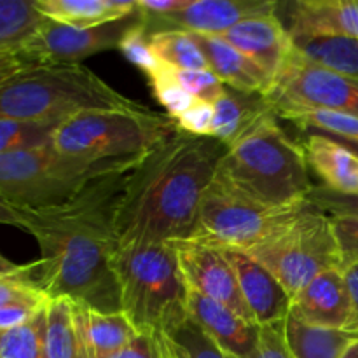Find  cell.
Listing matches in <instances>:
<instances>
[{"label":"cell","instance_id":"cell-1","mask_svg":"<svg viewBox=\"0 0 358 358\" xmlns=\"http://www.w3.org/2000/svg\"><path fill=\"white\" fill-rule=\"evenodd\" d=\"M131 170L96 178L59 206L17 210L23 231L42 252L31 278L49 299H69L100 313L122 311L114 269L115 210Z\"/></svg>","mask_w":358,"mask_h":358},{"label":"cell","instance_id":"cell-13","mask_svg":"<svg viewBox=\"0 0 358 358\" xmlns=\"http://www.w3.org/2000/svg\"><path fill=\"white\" fill-rule=\"evenodd\" d=\"M278 2L273 0H191L185 9L170 16H145L143 30L154 35L161 31H187L199 35H222L241 21L275 14Z\"/></svg>","mask_w":358,"mask_h":358},{"label":"cell","instance_id":"cell-8","mask_svg":"<svg viewBox=\"0 0 358 358\" xmlns=\"http://www.w3.org/2000/svg\"><path fill=\"white\" fill-rule=\"evenodd\" d=\"M247 254L273 273L290 299L322 273L341 269L332 217L311 201L296 219Z\"/></svg>","mask_w":358,"mask_h":358},{"label":"cell","instance_id":"cell-23","mask_svg":"<svg viewBox=\"0 0 358 358\" xmlns=\"http://www.w3.org/2000/svg\"><path fill=\"white\" fill-rule=\"evenodd\" d=\"M34 3L44 17L73 28H93L136 10V0H34Z\"/></svg>","mask_w":358,"mask_h":358},{"label":"cell","instance_id":"cell-49","mask_svg":"<svg viewBox=\"0 0 358 358\" xmlns=\"http://www.w3.org/2000/svg\"><path fill=\"white\" fill-rule=\"evenodd\" d=\"M341 358H358V338L345 350V353H343Z\"/></svg>","mask_w":358,"mask_h":358},{"label":"cell","instance_id":"cell-7","mask_svg":"<svg viewBox=\"0 0 358 358\" xmlns=\"http://www.w3.org/2000/svg\"><path fill=\"white\" fill-rule=\"evenodd\" d=\"M178 131L170 115L149 108L91 110L73 115L56 128L52 147L65 156L103 161L143 157Z\"/></svg>","mask_w":358,"mask_h":358},{"label":"cell","instance_id":"cell-41","mask_svg":"<svg viewBox=\"0 0 358 358\" xmlns=\"http://www.w3.org/2000/svg\"><path fill=\"white\" fill-rule=\"evenodd\" d=\"M175 122L180 131L191 133L196 136H212L213 105L196 100L191 108H187L180 117L175 119Z\"/></svg>","mask_w":358,"mask_h":358},{"label":"cell","instance_id":"cell-5","mask_svg":"<svg viewBox=\"0 0 358 358\" xmlns=\"http://www.w3.org/2000/svg\"><path fill=\"white\" fill-rule=\"evenodd\" d=\"M114 269L121 310L138 332L166 336L189 317L187 285L171 241L119 245Z\"/></svg>","mask_w":358,"mask_h":358},{"label":"cell","instance_id":"cell-43","mask_svg":"<svg viewBox=\"0 0 358 358\" xmlns=\"http://www.w3.org/2000/svg\"><path fill=\"white\" fill-rule=\"evenodd\" d=\"M350 294V318L345 325V331L358 336V262L343 269Z\"/></svg>","mask_w":358,"mask_h":358},{"label":"cell","instance_id":"cell-21","mask_svg":"<svg viewBox=\"0 0 358 358\" xmlns=\"http://www.w3.org/2000/svg\"><path fill=\"white\" fill-rule=\"evenodd\" d=\"M194 41L201 48L210 70L226 86L245 93L266 94L273 86V80L254 59L245 56L236 48L224 41L219 35L192 34Z\"/></svg>","mask_w":358,"mask_h":358},{"label":"cell","instance_id":"cell-18","mask_svg":"<svg viewBox=\"0 0 358 358\" xmlns=\"http://www.w3.org/2000/svg\"><path fill=\"white\" fill-rule=\"evenodd\" d=\"M278 14L290 37L339 35L358 38V0H296Z\"/></svg>","mask_w":358,"mask_h":358},{"label":"cell","instance_id":"cell-16","mask_svg":"<svg viewBox=\"0 0 358 358\" xmlns=\"http://www.w3.org/2000/svg\"><path fill=\"white\" fill-rule=\"evenodd\" d=\"M219 37L254 59L273 83L292 52V38L276 13L248 17Z\"/></svg>","mask_w":358,"mask_h":358},{"label":"cell","instance_id":"cell-30","mask_svg":"<svg viewBox=\"0 0 358 358\" xmlns=\"http://www.w3.org/2000/svg\"><path fill=\"white\" fill-rule=\"evenodd\" d=\"M59 124L62 122L55 121L0 119V154L48 145L52 142V135Z\"/></svg>","mask_w":358,"mask_h":358},{"label":"cell","instance_id":"cell-9","mask_svg":"<svg viewBox=\"0 0 358 358\" xmlns=\"http://www.w3.org/2000/svg\"><path fill=\"white\" fill-rule=\"evenodd\" d=\"M308 203L306 199L287 208H264L236 194L213 177L199 206L194 240L248 252L296 219Z\"/></svg>","mask_w":358,"mask_h":358},{"label":"cell","instance_id":"cell-37","mask_svg":"<svg viewBox=\"0 0 358 358\" xmlns=\"http://www.w3.org/2000/svg\"><path fill=\"white\" fill-rule=\"evenodd\" d=\"M332 224L341 252V269H345L358 262V215H336Z\"/></svg>","mask_w":358,"mask_h":358},{"label":"cell","instance_id":"cell-27","mask_svg":"<svg viewBox=\"0 0 358 358\" xmlns=\"http://www.w3.org/2000/svg\"><path fill=\"white\" fill-rule=\"evenodd\" d=\"M150 48L163 65L175 70H210L201 48L187 31L150 35Z\"/></svg>","mask_w":358,"mask_h":358},{"label":"cell","instance_id":"cell-14","mask_svg":"<svg viewBox=\"0 0 358 358\" xmlns=\"http://www.w3.org/2000/svg\"><path fill=\"white\" fill-rule=\"evenodd\" d=\"M229 261L245 304L250 310L257 325L285 320L290 311V296L282 283L273 276L269 269L259 264L254 257L236 248L219 247Z\"/></svg>","mask_w":358,"mask_h":358},{"label":"cell","instance_id":"cell-20","mask_svg":"<svg viewBox=\"0 0 358 358\" xmlns=\"http://www.w3.org/2000/svg\"><path fill=\"white\" fill-rule=\"evenodd\" d=\"M308 166L324 180V187L343 196H358V156L327 133L310 131L304 136Z\"/></svg>","mask_w":358,"mask_h":358},{"label":"cell","instance_id":"cell-32","mask_svg":"<svg viewBox=\"0 0 358 358\" xmlns=\"http://www.w3.org/2000/svg\"><path fill=\"white\" fill-rule=\"evenodd\" d=\"M147 79H149L156 100L166 108L168 115L173 121L180 117L187 108H191V105L196 101V98L191 96L180 86V83L175 77L173 69H170V66L161 65V69L147 76Z\"/></svg>","mask_w":358,"mask_h":358},{"label":"cell","instance_id":"cell-4","mask_svg":"<svg viewBox=\"0 0 358 358\" xmlns=\"http://www.w3.org/2000/svg\"><path fill=\"white\" fill-rule=\"evenodd\" d=\"M138 107L80 63L30 66L0 83V119L65 122L84 112Z\"/></svg>","mask_w":358,"mask_h":358},{"label":"cell","instance_id":"cell-44","mask_svg":"<svg viewBox=\"0 0 358 358\" xmlns=\"http://www.w3.org/2000/svg\"><path fill=\"white\" fill-rule=\"evenodd\" d=\"M191 0H136V7L145 16H170L185 9Z\"/></svg>","mask_w":358,"mask_h":358},{"label":"cell","instance_id":"cell-17","mask_svg":"<svg viewBox=\"0 0 358 358\" xmlns=\"http://www.w3.org/2000/svg\"><path fill=\"white\" fill-rule=\"evenodd\" d=\"M289 315L315 327L345 331L350 318V294L343 269H329L311 280L292 297Z\"/></svg>","mask_w":358,"mask_h":358},{"label":"cell","instance_id":"cell-50","mask_svg":"<svg viewBox=\"0 0 358 358\" xmlns=\"http://www.w3.org/2000/svg\"><path fill=\"white\" fill-rule=\"evenodd\" d=\"M332 136V135H331ZM336 140H338V142H341L343 145L345 147H348L350 150H352V152H355L357 156H358V142H355V140H346V138H338V136H334Z\"/></svg>","mask_w":358,"mask_h":358},{"label":"cell","instance_id":"cell-19","mask_svg":"<svg viewBox=\"0 0 358 358\" xmlns=\"http://www.w3.org/2000/svg\"><path fill=\"white\" fill-rule=\"evenodd\" d=\"M72 317L77 358H112L138 334L124 311L100 313L72 303Z\"/></svg>","mask_w":358,"mask_h":358},{"label":"cell","instance_id":"cell-46","mask_svg":"<svg viewBox=\"0 0 358 358\" xmlns=\"http://www.w3.org/2000/svg\"><path fill=\"white\" fill-rule=\"evenodd\" d=\"M0 224L23 229V217H21V213L16 208H13L9 203L3 201L2 198H0Z\"/></svg>","mask_w":358,"mask_h":358},{"label":"cell","instance_id":"cell-48","mask_svg":"<svg viewBox=\"0 0 358 358\" xmlns=\"http://www.w3.org/2000/svg\"><path fill=\"white\" fill-rule=\"evenodd\" d=\"M164 338H166V336H164ZM166 358H187V357H185V353L182 352V350L178 348L171 339L166 338Z\"/></svg>","mask_w":358,"mask_h":358},{"label":"cell","instance_id":"cell-47","mask_svg":"<svg viewBox=\"0 0 358 358\" xmlns=\"http://www.w3.org/2000/svg\"><path fill=\"white\" fill-rule=\"evenodd\" d=\"M28 266H20L16 262L9 261L7 257H3L0 254V276H10V275H21V273L27 271Z\"/></svg>","mask_w":358,"mask_h":358},{"label":"cell","instance_id":"cell-36","mask_svg":"<svg viewBox=\"0 0 358 358\" xmlns=\"http://www.w3.org/2000/svg\"><path fill=\"white\" fill-rule=\"evenodd\" d=\"M119 49H121L122 55H124L133 65L138 66L145 76H150V73L159 70L161 65H163V63L157 59V56L154 55L152 48H150V37L145 34V30H143V24L131 28V30L124 35L121 44H119Z\"/></svg>","mask_w":358,"mask_h":358},{"label":"cell","instance_id":"cell-10","mask_svg":"<svg viewBox=\"0 0 358 358\" xmlns=\"http://www.w3.org/2000/svg\"><path fill=\"white\" fill-rule=\"evenodd\" d=\"M264 96L276 117L297 110L358 115V79L329 72L294 49Z\"/></svg>","mask_w":358,"mask_h":358},{"label":"cell","instance_id":"cell-38","mask_svg":"<svg viewBox=\"0 0 358 358\" xmlns=\"http://www.w3.org/2000/svg\"><path fill=\"white\" fill-rule=\"evenodd\" d=\"M252 358H294L285 338V320L261 325L257 350Z\"/></svg>","mask_w":358,"mask_h":358},{"label":"cell","instance_id":"cell-42","mask_svg":"<svg viewBox=\"0 0 358 358\" xmlns=\"http://www.w3.org/2000/svg\"><path fill=\"white\" fill-rule=\"evenodd\" d=\"M45 306V304H44ZM44 306H31V304H10L0 308V331H10L30 322Z\"/></svg>","mask_w":358,"mask_h":358},{"label":"cell","instance_id":"cell-39","mask_svg":"<svg viewBox=\"0 0 358 358\" xmlns=\"http://www.w3.org/2000/svg\"><path fill=\"white\" fill-rule=\"evenodd\" d=\"M112 358H166V338L157 332L142 331Z\"/></svg>","mask_w":358,"mask_h":358},{"label":"cell","instance_id":"cell-34","mask_svg":"<svg viewBox=\"0 0 358 358\" xmlns=\"http://www.w3.org/2000/svg\"><path fill=\"white\" fill-rule=\"evenodd\" d=\"M35 262L28 264L27 271L21 275L0 276V308L10 306V304H31V306H44L48 304L49 297L37 289L34 283Z\"/></svg>","mask_w":358,"mask_h":358},{"label":"cell","instance_id":"cell-3","mask_svg":"<svg viewBox=\"0 0 358 358\" xmlns=\"http://www.w3.org/2000/svg\"><path fill=\"white\" fill-rule=\"evenodd\" d=\"M215 178L236 194L273 210L306 201L315 187L303 145L283 131L273 112L227 147Z\"/></svg>","mask_w":358,"mask_h":358},{"label":"cell","instance_id":"cell-26","mask_svg":"<svg viewBox=\"0 0 358 358\" xmlns=\"http://www.w3.org/2000/svg\"><path fill=\"white\" fill-rule=\"evenodd\" d=\"M44 21L30 0H0V51L20 49Z\"/></svg>","mask_w":358,"mask_h":358},{"label":"cell","instance_id":"cell-6","mask_svg":"<svg viewBox=\"0 0 358 358\" xmlns=\"http://www.w3.org/2000/svg\"><path fill=\"white\" fill-rule=\"evenodd\" d=\"M143 157L79 159L58 152L52 142L0 154V198L16 210L52 208L76 198L96 178L131 170Z\"/></svg>","mask_w":358,"mask_h":358},{"label":"cell","instance_id":"cell-11","mask_svg":"<svg viewBox=\"0 0 358 358\" xmlns=\"http://www.w3.org/2000/svg\"><path fill=\"white\" fill-rule=\"evenodd\" d=\"M143 24L138 7L129 16L93 28H73L45 17L37 31L17 51L30 66L79 65L96 52L119 49L131 28Z\"/></svg>","mask_w":358,"mask_h":358},{"label":"cell","instance_id":"cell-24","mask_svg":"<svg viewBox=\"0 0 358 358\" xmlns=\"http://www.w3.org/2000/svg\"><path fill=\"white\" fill-rule=\"evenodd\" d=\"M292 49L315 65L358 79V38L339 35H294Z\"/></svg>","mask_w":358,"mask_h":358},{"label":"cell","instance_id":"cell-12","mask_svg":"<svg viewBox=\"0 0 358 358\" xmlns=\"http://www.w3.org/2000/svg\"><path fill=\"white\" fill-rule=\"evenodd\" d=\"M171 243L189 289L231 308L241 318L255 324L241 296L236 275L219 247L201 240H178Z\"/></svg>","mask_w":358,"mask_h":358},{"label":"cell","instance_id":"cell-31","mask_svg":"<svg viewBox=\"0 0 358 358\" xmlns=\"http://www.w3.org/2000/svg\"><path fill=\"white\" fill-rule=\"evenodd\" d=\"M283 119L294 122L304 133L320 131L358 142V115L331 110H297L283 115Z\"/></svg>","mask_w":358,"mask_h":358},{"label":"cell","instance_id":"cell-28","mask_svg":"<svg viewBox=\"0 0 358 358\" xmlns=\"http://www.w3.org/2000/svg\"><path fill=\"white\" fill-rule=\"evenodd\" d=\"M44 355L45 358H77L72 301L51 299L48 303Z\"/></svg>","mask_w":358,"mask_h":358},{"label":"cell","instance_id":"cell-33","mask_svg":"<svg viewBox=\"0 0 358 358\" xmlns=\"http://www.w3.org/2000/svg\"><path fill=\"white\" fill-rule=\"evenodd\" d=\"M166 338L171 339L187 358H233L212 338H208V334L191 317L168 332Z\"/></svg>","mask_w":358,"mask_h":358},{"label":"cell","instance_id":"cell-2","mask_svg":"<svg viewBox=\"0 0 358 358\" xmlns=\"http://www.w3.org/2000/svg\"><path fill=\"white\" fill-rule=\"evenodd\" d=\"M227 145L178 129L128 173L115 210L119 245L194 240L199 206Z\"/></svg>","mask_w":358,"mask_h":358},{"label":"cell","instance_id":"cell-25","mask_svg":"<svg viewBox=\"0 0 358 358\" xmlns=\"http://www.w3.org/2000/svg\"><path fill=\"white\" fill-rule=\"evenodd\" d=\"M285 338L294 358H341L358 336L343 329L315 327L287 315Z\"/></svg>","mask_w":358,"mask_h":358},{"label":"cell","instance_id":"cell-15","mask_svg":"<svg viewBox=\"0 0 358 358\" xmlns=\"http://www.w3.org/2000/svg\"><path fill=\"white\" fill-rule=\"evenodd\" d=\"M187 313L224 352L233 358H252L261 325L245 320L231 308L187 287Z\"/></svg>","mask_w":358,"mask_h":358},{"label":"cell","instance_id":"cell-35","mask_svg":"<svg viewBox=\"0 0 358 358\" xmlns=\"http://www.w3.org/2000/svg\"><path fill=\"white\" fill-rule=\"evenodd\" d=\"M175 77L180 86L196 100L215 103L222 96L226 84L212 72V70H175Z\"/></svg>","mask_w":358,"mask_h":358},{"label":"cell","instance_id":"cell-22","mask_svg":"<svg viewBox=\"0 0 358 358\" xmlns=\"http://www.w3.org/2000/svg\"><path fill=\"white\" fill-rule=\"evenodd\" d=\"M271 112L264 94L245 93L226 86L222 96L213 103L212 136L231 147Z\"/></svg>","mask_w":358,"mask_h":358},{"label":"cell","instance_id":"cell-40","mask_svg":"<svg viewBox=\"0 0 358 358\" xmlns=\"http://www.w3.org/2000/svg\"><path fill=\"white\" fill-rule=\"evenodd\" d=\"M306 199L332 217L358 215V196H343L329 191L324 185H315Z\"/></svg>","mask_w":358,"mask_h":358},{"label":"cell","instance_id":"cell-29","mask_svg":"<svg viewBox=\"0 0 358 358\" xmlns=\"http://www.w3.org/2000/svg\"><path fill=\"white\" fill-rule=\"evenodd\" d=\"M45 313L48 304L21 327L0 331V358H45Z\"/></svg>","mask_w":358,"mask_h":358},{"label":"cell","instance_id":"cell-45","mask_svg":"<svg viewBox=\"0 0 358 358\" xmlns=\"http://www.w3.org/2000/svg\"><path fill=\"white\" fill-rule=\"evenodd\" d=\"M24 69H30V65L24 62L17 49L16 51H0V83Z\"/></svg>","mask_w":358,"mask_h":358}]
</instances>
